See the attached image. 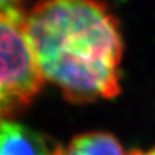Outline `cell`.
Returning a JSON list of instances; mask_svg holds the SVG:
<instances>
[{
	"instance_id": "6",
	"label": "cell",
	"mask_w": 155,
	"mask_h": 155,
	"mask_svg": "<svg viewBox=\"0 0 155 155\" xmlns=\"http://www.w3.org/2000/svg\"><path fill=\"white\" fill-rule=\"evenodd\" d=\"M128 155H155V146L146 150H141V149L130 150V151H128Z\"/></svg>"
},
{
	"instance_id": "4",
	"label": "cell",
	"mask_w": 155,
	"mask_h": 155,
	"mask_svg": "<svg viewBox=\"0 0 155 155\" xmlns=\"http://www.w3.org/2000/svg\"><path fill=\"white\" fill-rule=\"evenodd\" d=\"M52 155H128L113 133L94 130L81 133L65 146H58Z\"/></svg>"
},
{
	"instance_id": "2",
	"label": "cell",
	"mask_w": 155,
	"mask_h": 155,
	"mask_svg": "<svg viewBox=\"0 0 155 155\" xmlns=\"http://www.w3.org/2000/svg\"><path fill=\"white\" fill-rule=\"evenodd\" d=\"M23 14L0 11V122L28 105L44 79L23 28Z\"/></svg>"
},
{
	"instance_id": "1",
	"label": "cell",
	"mask_w": 155,
	"mask_h": 155,
	"mask_svg": "<svg viewBox=\"0 0 155 155\" xmlns=\"http://www.w3.org/2000/svg\"><path fill=\"white\" fill-rule=\"evenodd\" d=\"M23 28L44 81L69 101L120 94L123 35L102 0H43L25 16Z\"/></svg>"
},
{
	"instance_id": "5",
	"label": "cell",
	"mask_w": 155,
	"mask_h": 155,
	"mask_svg": "<svg viewBox=\"0 0 155 155\" xmlns=\"http://www.w3.org/2000/svg\"><path fill=\"white\" fill-rule=\"evenodd\" d=\"M22 0H0V11L8 14H21Z\"/></svg>"
},
{
	"instance_id": "3",
	"label": "cell",
	"mask_w": 155,
	"mask_h": 155,
	"mask_svg": "<svg viewBox=\"0 0 155 155\" xmlns=\"http://www.w3.org/2000/svg\"><path fill=\"white\" fill-rule=\"evenodd\" d=\"M0 155H52L40 134L11 120L0 122Z\"/></svg>"
}]
</instances>
